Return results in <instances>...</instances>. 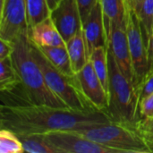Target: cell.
Masks as SVG:
<instances>
[{
	"label": "cell",
	"instance_id": "cell-1",
	"mask_svg": "<svg viewBox=\"0 0 153 153\" xmlns=\"http://www.w3.org/2000/svg\"><path fill=\"white\" fill-rule=\"evenodd\" d=\"M112 121L108 115L98 109L76 111L47 105H1V128L17 135L46 134L56 131L80 132Z\"/></svg>",
	"mask_w": 153,
	"mask_h": 153
},
{
	"label": "cell",
	"instance_id": "cell-2",
	"mask_svg": "<svg viewBox=\"0 0 153 153\" xmlns=\"http://www.w3.org/2000/svg\"><path fill=\"white\" fill-rule=\"evenodd\" d=\"M13 45L12 61L30 103L71 109L48 87L42 71L32 56L29 31L21 34Z\"/></svg>",
	"mask_w": 153,
	"mask_h": 153
},
{
	"label": "cell",
	"instance_id": "cell-3",
	"mask_svg": "<svg viewBox=\"0 0 153 153\" xmlns=\"http://www.w3.org/2000/svg\"><path fill=\"white\" fill-rule=\"evenodd\" d=\"M108 107L106 113L112 121L134 124L138 116L137 91L133 82L119 69L111 51L108 49Z\"/></svg>",
	"mask_w": 153,
	"mask_h": 153
},
{
	"label": "cell",
	"instance_id": "cell-4",
	"mask_svg": "<svg viewBox=\"0 0 153 153\" xmlns=\"http://www.w3.org/2000/svg\"><path fill=\"white\" fill-rule=\"evenodd\" d=\"M77 133L104 147L114 150L116 153L151 152L135 123L110 121Z\"/></svg>",
	"mask_w": 153,
	"mask_h": 153
},
{
	"label": "cell",
	"instance_id": "cell-5",
	"mask_svg": "<svg viewBox=\"0 0 153 153\" xmlns=\"http://www.w3.org/2000/svg\"><path fill=\"white\" fill-rule=\"evenodd\" d=\"M30 48L34 59L42 71L48 87L57 98L64 101L73 110L85 111L88 109H95L88 105L79 91L76 75L74 78H70L59 72L31 41Z\"/></svg>",
	"mask_w": 153,
	"mask_h": 153
},
{
	"label": "cell",
	"instance_id": "cell-6",
	"mask_svg": "<svg viewBox=\"0 0 153 153\" xmlns=\"http://www.w3.org/2000/svg\"><path fill=\"white\" fill-rule=\"evenodd\" d=\"M126 31L135 90L148 73V52L134 8L126 3Z\"/></svg>",
	"mask_w": 153,
	"mask_h": 153
},
{
	"label": "cell",
	"instance_id": "cell-7",
	"mask_svg": "<svg viewBox=\"0 0 153 153\" xmlns=\"http://www.w3.org/2000/svg\"><path fill=\"white\" fill-rule=\"evenodd\" d=\"M28 31L26 0H4L1 3L0 39L13 42Z\"/></svg>",
	"mask_w": 153,
	"mask_h": 153
},
{
	"label": "cell",
	"instance_id": "cell-8",
	"mask_svg": "<svg viewBox=\"0 0 153 153\" xmlns=\"http://www.w3.org/2000/svg\"><path fill=\"white\" fill-rule=\"evenodd\" d=\"M44 135L57 153H116L74 131H56Z\"/></svg>",
	"mask_w": 153,
	"mask_h": 153
},
{
	"label": "cell",
	"instance_id": "cell-9",
	"mask_svg": "<svg viewBox=\"0 0 153 153\" xmlns=\"http://www.w3.org/2000/svg\"><path fill=\"white\" fill-rule=\"evenodd\" d=\"M76 79L78 90L88 105L95 109L106 112L108 107V94L90 60L76 74Z\"/></svg>",
	"mask_w": 153,
	"mask_h": 153
},
{
	"label": "cell",
	"instance_id": "cell-10",
	"mask_svg": "<svg viewBox=\"0 0 153 153\" xmlns=\"http://www.w3.org/2000/svg\"><path fill=\"white\" fill-rule=\"evenodd\" d=\"M50 18L65 43L82 30V22L76 0H60L50 11Z\"/></svg>",
	"mask_w": 153,
	"mask_h": 153
},
{
	"label": "cell",
	"instance_id": "cell-11",
	"mask_svg": "<svg viewBox=\"0 0 153 153\" xmlns=\"http://www.w3.org/2000/svg\"><path fill=\"white\" fill-rule=\"evenodd\" d=\"M107 47L108 49H109L113 54L119 69L126 75V77L133 82L134 72L127 39L126 18L124 22L112 26Z\"/></svg>",
	"mask_w": 153,
	"mask_h": 153
},
{
	"label": "cell",
	"instance_id": "cell-12",
	"mask_svg": "<svg viewBox=\"0 0 153 153\" xmlns=\"http://www.w3.org/2000/svg\"><path fill=\"white\" fill-rule=\"evenodd\" d=\"M82 30L89 58L95 48L107 47L108 42L100 2L92 9L86 20L82 22Z\"/></svg>",
	"mask_w": 153,
	"mask_h": 153
},
{
	"label": "cell",
	"instance_id": "cell-13",
	"mask_svg": "<svg viewBox=\"0 0 153 153\" xmlns=\"http://www.w3.org/2000/svg\"><path fill=\"white\" fill-rule=\"evenodd\" d=\"M29 38L38 47H58L66 45L50 17L29 28Z\"/></svg>",
	"mask_w": 153,
	"mask_h": 153
},
{
	"label": "cell",
	"instance_id": "cell-14",
	"mask_svg": "<svg viewBox=\"0 0 153 153\" xmlns=\"http://www.w3.org/2000/svg\"><path fill=\"white\" fill-rule=\"evenodd\" d=\"M100 4L108 42L112 26L124 22L126 18V0H100Z\"/></svg>",
	"mask_w": 153,
	"mask_h": 153
},
{
	"label": "cell",
	"instance_id": "cell-15",
	"mask_svg": "<svg viewBox=\"0 0 153 153\" xmlns=\"http://www.w3.org/2000/svg\"><path fill=\"white\" fill-rule=\"evenodd\" d=\"M38 47V46H37ZM45 57L50 62V64L56 67L59 72L65 74L67 77L74 78L75 77V74L74 73L70 57L68 54V50L65 46H58V47H38Z\"/></svg>",
	"mask_w": 153,
	"mask_h": 153
},
{
	"label": "cell",
	"instance_id": "cell-16",
	"mask_svg": "<svg viewBox=\"0 0 153 153\" xmlns=\"http://www.w3.org/2000/svg\"><path fill=\"white\" fill-rule=\"evenodd\" d=\"M66 48L68 50L72 69L76 74L89 62L82 30L77 32L68 41H66Z\"/></svg>",
	"mask_w": 153,
	"mask_h": 153
},
{
	"label": "cell",
	"instance_id": "cell-17",
	"mask_svg": "<svg viewBox=\"0 0 153 153\" xmlns=\"http://www.w3.org/2000/svg\"><path fill=\"white\" fill-rule=\"evenodd\" d=\"M134 10L139 22L145 46L148 48L153 35V0H144Z\"/></svg>",
	"mask_w": 153,
	"mask_h": 153
},
{
	"label": "cell",
	"instance_id": "cell-18",
	"mask_svg": "<svg viewBox=\"0 0 153 153\" xmlns=\"http://www.w3.org/2000/svg\"><path fill=\"white\" fill-rule=\"evenodd\" d=\"M89 60L100 78L104 89L108 94V48L99 47L91 54Z\"/></svg>",
	"mask_w": 153,
	"mask_h": 153
},
{
	"label": "cell",
	"instance_id": "cell-19",
	"mask_svg": "<svg viewBox=\"0 0 153 153\" xmlns=\"http://www.w3.org/2000/svg\"><path fill=\"white\" fill-rule=\"evenodd\" d=\"M18 136L25 152L57 153L56 150L47 141L44 134H22Z\"/></svg>",
	"mask_w": 153,
	"mask_h": 153
},
{
	"label": "cell",
	"instance_id": "cell-20",
	"mask_svg": "<svg viewBox=\"0 0 153 153\" xmlns=\"http://www.w3.org/2000/svg\"><path fill=\"white\" fill-rule=\"evenodd\" d=\"M27 22L29 28L50 17L48 0H26Z\"/></svg>",
	"mask_w": 153,
	"mask_h": 153
},
{
	"label": "cell",
	"instance_id": "cell-21",
	"mask_svg": "<svg viewBox=\"0 0 153 153\" xmlns=\"http://www.w3.org/2000/svg\"><path fill=\"white\" fill-rule=\"evenodd\" d=\"M21 79L13 66L12 57L0 60V90L20 83Z\"/></svg>",
	"mask_w": 153,
	"mask_h": 153
},
{
	"label": "cell",
	"instance_id": "cell-22",
	"mask_svg": "<svg viewBox=\"0 0 153 153\" xmlns=\"http://www.w3.org/2000/svg\"><path fill=\"white\" fill-rule=\"evenodd\" d=\"M0 152H24L23 146L19 136L13 131L6 128H1L0 131Z\"/></svg>",
	"mask_w": 153,
	"mask_h": 153
},
{
	"label": "cell",
	"instance_id": "cell-23",
	"mask_svg": "<svg viewBox=\"0 0 153 153\" xmlns=\"http://www.w3.org/2000/svg\"><path fill=\"white\" fill-rule=\"evenodd\" d=\"M138 96V103L140 105L141 101L147 96L153 93V74L146 75L140 85L136 89Z\"/></svg>",
	"mask_w": 153,
	"mask_h": 153
},
{
	"label": "cell",
	"instance_id": "cell-24",
	"mask_svg": "<svg viewBox=\"0 0 153 153\" xmlns=\"http://www.w3.org/2000/svg\"><path fill=\"white\" fill-rule=\"evenodd\" d=\"M139 113L143 119L151 120L153 118V93L144 98L139 105Z\"/></svg>",
	"mask_w": 153,
	"mask_h": 153
},
{
	"label": "cell",
	"instance_id": "cell-25",
	"mask_svg": "<svg viewBox=\"0 0 153 153\" xmlns=\"http://www.w3.org/2000/svg\"><path fill=\"white\" fill-rule=\"evenodd\" d=\"M79 7L82 22H83L92 9L100 2V0H76Z\"/></svg>",
	"mask_w": 153,
	"mask_h": 153
},
{
	"label": "cell",
	"instance_id": "cell-26",
	"mask_svg": "<svg viewBox=\"0 0 153 153\" xmlns=\"http://www.w3.org/2000/svg\"><path fill=\"white\" fill-rule=\"evenodd\" d=\"M13 50V42L0 39V60L11 56Z\"/></svg>",
	"mask_w": 153,
	"mask_h": 153
},
{
	"label": "cell",
	"instance_id": "cell-27",
	"mask_svg": "<svg viewBox=\"0 0 153 153\" xmlns=\"http://www.w3.org/2000/svg\"><path fill=\"white\" fill-rule=\"evenodd\" d=\"M137 129L140 132V134L143 136V138L144 139V141H145L146 144L148 145L151 152H153V131H149V130L142 129V128H139V127H137Z\"/></svg>",
	"mask_w": 153,
	"mask_h": 153
},
{
	"label": "cell",
	"instance_id": "cell-28",
	"mask_svg": "<svg viewBox=\"0 0 153 153\" xmlns=\"http://www.w3.org/2000/svg\"><path fill=\"white\" fill-rule=\"evenodd\" d=\"M147 52H148V73L146 75H152L153 74V35L150 40Z\"/></svg>",
	"mask_w": 153,
	"mask_h": 153
},
{
	"label": "cell",
	"instance_id": "cell-29",
	"mask_svg": "<svg viewBox=\"0 0 153 153\" xmlns=\"http://www.w3.org/2000/svg\"><path fill=\"white\" fill-rule=\"evenodd\" d=\"M136 126L142 129L149 130V131H153V118L151 120H145L143 118H140L136 123Z\"/></svg>",
	"mask_w": 153,
	"mask_h": 153
},
{
	"label": "cell",
	"instance_id": "cell-30",
	"mask_svg": "<svg viewBox=\"0 0 153 153\" xmlns=\"http://www.w3.org/2000/svg\"><path fill=\"white\" fill-rule=\"evenodd\" d=\"M126 3L129 4V5H131L133 8H135V7H137L140 4H142L144 0H126Z\"/></svg>",
	"mask_w": 153,
	"mask_h": 153
},
{
	"label": "cell",
	"instance_id": "cell-31",
	"mask_svg": "<svg viewBox=\"0 0 153 153\" xmlns=\"http://www.w3.org/2000/svg\"><path fill=\"white\" fill-rule=\"evenodd\" d=\"M59 1L60 0H48V6L50 8V11L56 6V4L59 3Z\"/></svg>",
	"mask_w": 153,
	"mask_h": 153
}]
</instances>
